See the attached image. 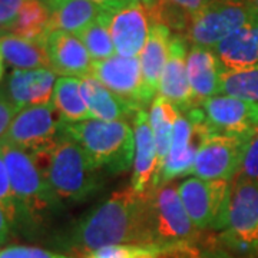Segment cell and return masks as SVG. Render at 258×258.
Returning a JSON list of instances; mask_svg holds the SVG:
<instances>
[{"mask_svg":"<svg viewBox=\"0 0 258 258\" xmlns=\"http://www.w3.org/2000/svg\"><path fill=\"white\" fill-rule=\"evenodd\" d=\"M18 112L19 109L10 102L5 91L0 89V141L5 139L8 131H9L10 123Z\"/></svg>","mask_w":258,"mask_h":258,"instance_id":"36","label":"cell"},{"mask_svg":"<svg viewBox=\"0 0 258 258\" xmlns=\"http://www.w3.org/2000/svg\"><path fill=\"white\" fill-rule=\"evenodd\" d=\"M252 26H254V30H255V36H257L258 43V19H254V20H252Z\"/></svg>","mask_w":258,"mask_h":258,"instance_id":"42","label":"cell"},{"mask_svg":"<svg viewBox=\"0 0 258 258\" xmlns=\"http://www.w3.org/2000/svg\"><path fill=\"white\" fill-rule=\"evenodd\" d=\"M102 19L111 33L116 55L138 57L154 23L149 10L129 0L116 8H105Z\"/></svg>","mask_w":258,"mask_h":258,"instance_id":"12","label":"cell"},{"mask_svg":"<svg viewBox=\"0 0 258 258\" xmlns=\"http://www.w3.org/2000/svg\"><path fill=\"white\" fill-rule=\"evenodd\" d=\"M171 37V28L168 25L154 22L148 35L147 43L139 55L145 91L152 101L157 96L159 79L168 60Z\"/></svg>","mask_w":258,"mask_h":258,"instance_id":"20","label":"cell"},{"mask_svg":"<svg viewBox=\"0 0 258 258\" xmlns=\"http://www.w3.org/2000/svg\"><path fill=\"white\" fill-rule=\"evenodd\" d=\"M0 208L5 211L9 220L12 228L18 225L19 221V208L15 194L10 184V176L8 172V166L5 162V158L0 149Z\"/></svg>","mask_w":258,"mask_h":258,"instance_id":"32","label":"cell"},{"mask_svg":"<svg viewBox=\"0 0 258 258\" xmlns=\"http://www.w3.org/2000/svg\"><path fill=\"white\" fill-rule=\"evenodd\" d=\"M50 9L47 0H26L20 8L18 18L8 30L18 36L46 43L50 33Z\"/></svg>","mask_w":258,"mask_h":258,"instance_id":"26","label":"cell"},{"mask_svg":"<svg viewBox=\"0 0 258 258\" xmlns=\"http://www.w3.org/2000/svg\"><path fill=\"white\" fill-rule=\"evenodd\" d=\"M52 103L60 118L68 122L92 119L81 93V78L60 76L55 85Z\"/></svg>","mask_w":258,"mask_h":258,"instance_id":"27","label":"cell"},{"mask_svg":"<svg viewBox=\"0 0 258 258\" xmlns=\"http://www.w3.org/2000/svg\"><path fill=\"white\" fill-rule=\"evenodd\" d=\"M249 6L252 10L254 19H258V0H249Z\"/></svg>","mask_w":258,"mask_h":258,"instance_id":"40","label":"cell"},{"mask_svg":"<svg viewBox=\"0 0 258 258\" xmlns=\"http://www.w3.org/2000/svg\"><path fill=\"white\" fill-rule=\"evenodd\" d=\"M57 75L52 69H15L3 88L10 102L20 109L52 103Z\"/></svg>","mask_w":258,"mask_h":258,"instance_id":"16","label":"cell"},{"mask_svg":"<svg viewBox=\"0 0 258 258\" xmlns=\"http://www.w3.org/2000/svg\"><path fill=\"white\" fill-rule=\"evenodd\" d=\"M0 55L15 69H50L46 43L5 30L0 32Z\"/></svg>","mask_w":258,"mask_h":258,"instance_id":"24","label":"cell"},{"mask_svg":"<svg viewBox=\"0 0 258 258\" xmlns=\"http://www.w3.org/2000/svg\"><path fill=\"white\" fill-rule=\"evenodd\" d=\"M0 258H79L63 252H55L50 249L30 245H9L0 247Z\"/></svg>","mask_w":258,"mask_h":258,"instance_id":"33","label":"cell"},{"mask_svg":"<svg viewBox=\"0 0 258 258\" xmlns=\"http://www.w3.org/2000/svg\"><path fill=\"white\" fill-rule=\"evenodd\" d=\"M224 71H240L258 64V43L252 22L224 37L212 49Z\"/></svg>","mask_w":258,"mask_h":258,"instance_id":"22","label":"cell"},{"mask_svg":"<svg viewBox=\"0 0 258 258\" xmlns=\"http://www.w3.org/2000/svg\"><path fill=\"white\" fill-rule=\"evenodd\" d=\"M178 191L197 230L225 228L231 181H204L192 176L178 185Z\"/></svg>","mask_w":258,"mask_h":258,"instance_id":"9","label":"cell"},{"mask_svg":"<svg viewBox=\"0 0 258 258\" xmlns=\"http://www.w3.org/2000/svg\"><path fill=\"white\" fill-rule=\"evenodd\" d=\"M132 125L135 132V158L131 186L138 192H151L154 189L159 162L147 109H139L137 112Z\"/></svg>","mask_w":258,"mask_h":258,"instance_id":"18","label":"cell"},{"mask_svg":"<svg viewBox=\"0 0 258 258\" xmlns=\"http://www.w3.org/2000/svg\"><path fill=\"white\" fill-rule=\"evenodd\" d=\"M151 192H138L132 186L113 192L59 234L53 245L79 258L115 244L151 245Z\"/></svg>","mask_w":258,"mask_h":258,"instance_id":"1","label":"cell"},{"mask_svg":"<svg viewBox=\"0 0 258 258\" xmlns=\"http://www.w3.org/2000/svg\"><path fill=\"white\" fill-rule=\"evenodd\" d=\"M254 20L249 0H210L185 30L189 45L214 49L224 37Z\"/></svg>","mask_w":258,"mask_h":258,"instance_id":"7","label":"cell"},{"mask_svg":"<svg viewBox=\"0 0 258 258\" xmlns=\"http://www.w3.org/2000/svg\"><path fill=\"white\" fill-rule=\"evenodd\" d=\"M3 75H5V60H3V57L0 55V81L3 79Z\"/></svg>","mask_w":258,"mask_h":258,"instance_id":"41","label":"cell"},{"mask_svg":"<svg viewBox=\"0 0 258 258\" xmlns=\"http://www.w3.org/2000/svg\"><path fill=\"white\" fill-rule=\"evenodd\" d=\"M258 103V64L240 71H221L220 92Z\"/></svg>","mask_w":258,"mask_h":258,"instance_id":"28","label":"cell"},{"mask_svg":"<svg viewBox=\"0 0 258 258\" xmlns=\"http://www.w3.org/2000/svg\"><path fill=\"white\" fill-rule=\"evenodd\" d=\"M81 93L92 118L101 120H128L135 118L138 108L132 106L118 95L109 91L96 78L81 79Z\"/></svg>","mask_w":258,"mask_h":258,"instance_id":"21","label":"cell"},{"mask_svg":"<svg viewBox=\"0 0 258 258\" xmlns=\"http://www.w3.org/2000/svg\"><path fill=\"white\" fill-rule=\"evenodd\" d=\"M222 240L240 254L258 252V181H252L240 172L231 181Z\"/></svg>","mask_w":258,"mask_h":258,"instance_id":"5","label":"cell"},{"mask_svg":"<svg viewBox=\"0 0 258 258\" xmlns=\"http://www.w3.org/2000/svg\"><path fill=\"white\" fill-rule=\"evenodd\" d=\"M92 76L138 109H147L152 103L145 91L139 57L113 55L103 60H93Z\"/></svg>","mask_w":258,"mask_h":258,"instance_id":"13","label":"cell"},{"mask_svg":"<svg viewBox=\"0 0 258 258\" xmlns=\"http://www.w3.org/2000/svg\"><path fill=\"white\" fill-rule=\"evenodd\" d=\"M76 36L82 40V43L88 49L93 60H103L116 55L111 33L108 30L106 23L102 19V15L101 18L91 23L88 28L83 29L82 32H79Z\"/></svg>","mask_w":258,"mask_h":258,"instance_id":"29","label":"cell"},{"mask_svg":"<svg viewBox=\"0 0 258 258\" xmlns=\"http://www.w3.org/2000/svg\"><path fill=\"white\" fill-rule=\"evenodd\" d=\"M181 112L174 106L171 102H168L161 95H157L149 108V125L154 134L155 145H157L158 162L161 169L162 164L165 162L166 157L169 154L171 144H172V135H174V126L176 119L179 118Z\"/></svg>","mask_w":258,"mask_h":258,"instance_id":"25","label":"cell"},{"mask_svg":"<svg viewBox=\"0 0 258 258\" xmlns=\"http://www.w3.org/2000/svg\"><path fill=\"white\" fill-rule=\"evenodd\" d=\"M0 149L8 166L10 184L19 208L16 228L35 231L50 215L63 205L47 184L46 178L39 171L35 161L20 148L0 141Z\"/></svg>","mask_w":258,"mask_h":258,"instance_id":"4","label":"cell"},{"mask_svg":"<svg viewBox=\"0 0 258 258\" xmlns=\"http://www.w3.org/2000/svg\"><path fill=\"white\" fill-rule=\"evenodd\" d=\"M161 247L155 244H115L96 249L85 258H149L155 255Z\"/></svg>","mask_w":258,"mask_h":258,"instance_id":"31","label":"cell"},{"mask_svg":"<svg viewBox=\"0 0 258 258\" xmlns=\"http://www.w3.org/2000/svg\"><path fill=\"white\" fill-rule=\"evenodd\" d=\"M210 0H171L162 8V23L171 29L186 30L189 20L197 12L203 9Z\"/></svg>","mask_w":258,"mask_h":258,"instance_id":"30","label":"cell"},{"mask_svg":"<svg viewBox=\"0 0 258 258\" xmlns=\"http://www.w3.org/2000/svg\"><path fill=\"white\" fill-rule=\"evenodd\" d=\"M62 118L53 103L20 109L10 123L5 141L33 155L55 148L60 138Z\"/></svg>","mask_w":258,"mask_h":258,"instance_id":"10","label":"cell"},{"mask_svg":"<svg viewBox=\"0 0 258 258\" xmlns=\"http://www.w3.org/2000/svg\"><path fill=\"white\" fill-rule=\"evenodd\" d=\"M188 50H189V42L185 35L182 33L172 35L169 43L168 60L162 71L159 86H158V95L171 102L182 113L195 108L192 91L186 74Z\"/></svg>","mask_w":258,"mask_h":258,"instance_id":"15","label":"cell"},{"mask_svg":"<svg viewBox=\"0 0 258 258\" xmlns=\"http://www.w3.org/2000/svg\"><path fill=\"white\" fill-rule=\"evenodd\" d=\"M0 32H2V30H0Z\"/></svg>","mask_w":258,"mask_h":258,"instance_id":"45","label":"cell"},{"mask_svg":"<svg viewBox=\"0 0 258 258\" xmlns=\"http://www.w3.org/2000/svg\"><path fill=\"white\" fill-rule=\"evenodd\" d=\"M214 258H228V257H221V255H220V257H214Z\"/></svg>","mask_w":258,"mask_h":258,"instance_id":"44","label":"cell"},{"mask_svg":"<svg viewBox=\"0 0 258 258\" xmlns=\"http://www.w3.org/2000/svg\"><path fill=\"white\" fill-rule=\"evenodd\" d=\"M151 237L155 245L192 244L198 231L185 210L174 182L159 185L149 197Z\"/></svg>","mask_w":258,"mask_h":258,"instance_id":"6","label":"cell"},{"mask_svg":"<svg viewBox=\"0 0 258 258\" xmlns=\"http://www.w3.org/2000/svg\"><path fill=\"white\" fill-rule=\"evenodd\" d=\"M221 64L212 49L203 46H189L186 56V74L192 91L194 105L200 106L220 92Z\"/></svg>","mask_w":258,"mask_h":258,"instance_id":"19","label":"cell"},{"mask_svg":"<svg viewBox=\"0 0 258 258\" xmlns=\"http://www.w3.org/2000/svg\"><path fill=\"white\" fill-rule=\"evenodd\" d=\"M240 174L252 181H258V129H255L247 139L241 161Z\"/></svg>","mask_w":258,"mask_h":258,"instance_id":"34","label":"cell"},{"mask_svg":"<svg viewBox=\"0 0 258 258\" xmlns=\"http://www.w3.org/2000/svg\"><path fill=\"white\" fill-rule=\"evenodd\" d=\"M10 228H12V225H10L6 214L0 208V247H3L6 244V241L9 240Z\"/></svg>","mask_w":258,"mask_h":258,"instance_id":"38","label":"cell"},{"mask_svg":"<svg viewBox=\"0 0 258 258\" xmlns=\"http://www.w3.org/2000/svg\"><path fill=\"white\" fill-rule=\"evenodd\" d=\"M50 69L60 76H92L93 59L82 40L74 33L53 30L46 39Z\"/></svg>","mask_w":258,"mask_h":258,"instance_id":"17","label":"cell"},{"mask_svg":"<svg viewBox=\"0 0 258 258\" xmlns=\"http://www.w3.org/2000/svg\"><path fill=\"white\" fill-rule=\"evenodd\" d=\"M60 134L78 142L92 165L109 174H123L134 166L135 132L128 120L62 119Z\"/></svg>","mask_w":258,"mask_h":258,"instance_id":"3","label":"cell"},{"mask_svg":"<svg viewBox=\"0 0 258 258\" xmlns=\"http://www.w3.org/2000/svg\"><path fill=\"white\" fill-rule=\"evenodd\" d=\"M132 2H135V3H139V5H142V6H145L148 10H149V13H151V16H152V20L154 22H161L162 23V2L161 0H132Z\"/></svg>","mask_w":258,"mask_h":258,"instance_id":"37","label":"cell"},{"mask_svg":"<svg viewBox=\"0 0 258 258\" xmlns=\"http://www.w3.org/2000/svg\"><path fill=\"white\" fill-rule=\"evenodd\" d=\"M212 132L251 135L258 129V103L228 95H215L200 105Z\"/></svg>","mask_w":258,"mask_h":258,"instance_id":"14","label":"cell"},{"mask_svg":"<svg viewBox=\"0 0 258 258\" xmlns=\"http://www.w3.org/2000/svg\"><path fill=\"white\" fill-rule=\"evenodd\" d=\"M30 157L62 204L83 203L101 189V169L92 165L78 142L62 134L55 148Z\"/></svg>","mask_w":258,"mask_h":258,"instance_id":"2","label":"cell"},{"mask_svg":"<svg viewBox=\"0 0 258 258\" xmlns=\"http://www.w3.org/2000/svg\"><path fill=\"white\" fill-rule=\"evenodd\" d=\"M26 0H0V30L8 32Z\"/></svg>","mask_w":258,"mask_h":258,"instance_id":"35","label":"cell"},{"mask_svg":"<svg viewBox=\"0 0 258 258\" xmlns=\"http://www.w3.org/2000/svg\"><path fill=\"white\" fill-rule=\"evenodd\" d=\"M210 134H212V131L200 106L189 109L184 115L181 112L174 126L169 154L158 171L154 188L171 182L176 176L192 174L198 149Z\"/></svg>","mask_w":258,"mask_h":258,"instance_id":"8","label":"cell"},{"mask_svg":"<svg viewBox=\"0 0 258 258\" xmlns=\"http://www.w3.org/2000/svg\"><path fill=\"white\" fill-rule=\"evenodd\" d=\"M95 3L101 5L103 8H116V6H120L123 3H126L129 0H92ZM132 2V0H131Z\"/></svg>","mask_w":258,"mask_h":258,"instance_id":"39","label":"cell"},{"mask_svg":"<svg viewBox=\"0 0 258 258\" xmlns=\"http://www.w3.org/2000/svg\"><path fill=\"white\" fill-rule=\"evenodd\" d=\"M50 9L49 30L78 35L101 18L103 6L92 0H47Z\"/></svg>","mask_w":258,"mask_h":258,"instance_id":"23","label":"cell"},{"mask_svg":"<svg viewBox=\"0 0 258 258\" xmlns=\"http://www.w3.org/2000/svg\"><path fill=\"white\" fill-rule=\"evenodd\" d=\"M161 2H162V6H166L171 0H161Z\"/></svg>","mask_w":258,"mask_h":258,"instance_id":"43","label":"cell"},{"mask_svg":"<svg viewBox=\"0 0 258 258\" xmlns=\"http://www.w3.org/2000/svg\"><path fill=\"white\" fill-rule=\"evenodd\" d=\"M249 135L212 132L204 139L195 157L192 174L204 181H232L240 172Z\"/></svg>","mask_w":258,"mask_h":258,"instance_id":"11","label":"cell"}]
</instances>
